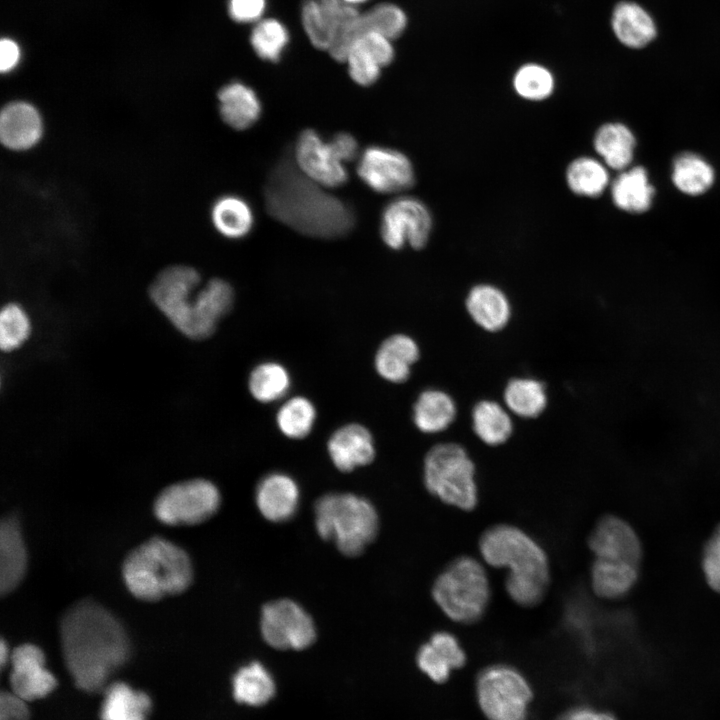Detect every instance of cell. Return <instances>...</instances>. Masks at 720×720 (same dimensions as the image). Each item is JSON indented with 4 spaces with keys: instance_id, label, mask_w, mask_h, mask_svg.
I'll return each instance as SVG.
<instances>
[{
    "instance_id": "obj_1",
    "label": "cell",
    "mask_w": 720,
    "mask_h": 720,
    "mask_svg": "<svg viewBox=\"0 0 720 720\" xmlns=\"http://www.w3.org/2000/svg\"><path fill=\"white\" fill-rule=\"evenodd\" d=\"M60 638L66 667L76 686L86 692L103 689L130 652L121 623L93 601L78 602L66 611Z\"/></svg>"
},
{
    "instance_id": "obj_2",
    "label": "cell",
    "mask_w": 720,
    "mask_h": 720,
    "mask_svg": "<svg viewBox=\"0 0 720 720\" xmlns=\"http://www.w3.org/2000/svg\"><path fill=\"white\" fill-rule=\"evenodd\" d=\"M264 199L271 217L307 236L337 238L349 233L355 224L353 209L306 177L291 153L271 170Z\"/></svg>"
},
{
    "instance_id": "obj_3",
    "label": "cell",
    "mask_w": 720,
    "mask_h": 720,
    "mask_svg": "<svg viewBox=\"0 0 720 720\" xmlns=\"http://www.w3.org/2000/svg\"><path fill=\"white\" fill-rule=\"evenodd\" d=\"M478 549L487 565L507 569L504 587L514 603L530 608L544 599L551 577L549 558L526 531L512 524H495L483 531Z\"/></svg>"
},
{
    "instance_id": "obj_4",
    "label": "cell",
    "mask_w": 720,
    "mask_h": 720,
    "mask_svg": "<svg viewBox=\"0 0 720 720\" xmlns=\"http://www.w3.org/2000/svg\"><path fill=\"white\" fill-rule=\"evenodd\" d=\"M197 270L186 265H172L161 270L149 287L156 307L184 336L193 340L210 337L218 318L207 289L199 287Z\"/></svg>"
},
{
    "instance_id": "obj_5",
    "label": "cell",
    "mask_w": 720,
    "mask_h": 720,
    "mask_svg": "<svg viewBox=\"0 0 720 720\" xmlns=\"http://www.w3.org/2000/svg\"><path fill=\"white\" fill-rule=\"evenodd\" d=\"M122 574L131 594L144 601H155L186 590L192 580V565L182 548L154 537L127 555Z\"/></svg>"
},
{
    "instance_id": "obj_6",
    "label": "cell",
    "mask_w": 720,
    "mask_h": 720,
    "mask_svg": "<svg viewBox=\"0 0 720 720\" xmlns=\"http://www.w3.org/2000/svg\"><path fill=\"white\" fill-rule=\"evenodd\" d=\"M431 594L447 618L460 624H473L487 611L491 586L484 565L473 556L461 555L440 571Z\"/></svg>"
},
{
    "instance_id": "obj_7",
    "label": "cell",
    "mask_w": 720,
    "mask_h": 720,
    "mask_svg": "<svg viewBox=\"0 0 720 720\" xmlns=\"http://www.w3.org/2000/svg\"><path fill=\"white\" fill-rule=\"evenodd\" d=\"M315 520L320 536L333 540L349 556L360 554L378 528L374 507L366 499L346 493L321 497L315 506Z\"/></svg>"
},
{
    "instance_id": "obj_8",
    "label": "cell",
    "mask_w": 720,
    "mask_h": 720,
    "mask_svg": "<svg viewBox=\"0 0 720 720\" xmlns=\"http://www.w3.org/2000/svg\"><path fill=\"white\" fill-rule=\"evenodd\" d=\"M476 468L467 450L455 442L439 443L425 455L423 480L428 492L462 511L478 504Z\"/></svg>"
},
{
    "instance_id": "obj_9",
    "label": "cell",
    "mask_w": 720,
    "mask_h": 720,
    "mask_svg": "<svg viewBox=\"0 0 720 720\" xmlns=\"http://www.w3.org/2000/svg\"><path fill=\"white\" fill-rule=\"evenodd\" d=\"M532 696L526 679L508 665L486 667L476 680L478 704L488 720H526Z\"/></svg>"
},
{
    "instance_id": "obj_10",
    "label": "cell",
    "mask_w": 720,
    "mask_h": 720,
    "mask_svg": "<svg viewBox=\"0 0 720 720\" xmlns=\"http://www.w3.org/2000/svg\"><path fill=\"white\" fill-rule=\"evenodd\" d=\"M219 505L220 494L213 483L192 479L165 488L155 500L154 513L168 525H193L210 518Z\"/></svg>"
},
{
    "instance_id": "obj_11",
    "label": "cell",
    "mask_w": 720,
    "mask_h": 720,
    "mask_svg": "<svg viewBox=\"0 0 720 720\" xmlns=\"http://www.w3.org/2000/svg\"><path fill=\"white\" fill-rule=\"evenodd\" d=\"M432 226L431 213L421 200L401 196L383 209L380 235L391 249L399 250L406 244L413 249H422L429 241Z\"/></svg>"
},
{
    "instance_id": "obj_12",
    "label": "cell",
    "mask_w": 720,
    "mask_h": 720,
    "mask_svg": "<svg viewBox=\"0 0 720 720\" xmlns=\"http://www.w3.org/2000/svg\"><path fill=\"white\" fill-rule=\"evenodd\" d=\"M357 174L370 189L383 194L403 192L415 182L410 159L398 150L382 146H370L360 154Z\"/></svg>"
},
{
    "instance_id": "obj_13",
    "label": "cell",
    "mask_w": 720,
    "mask_h": 720,
    "mask_svg": "<svg viewBox=\"0 0 720 720\" xmlns=\"http://www.w3.org/2000/svg\"><path fill=\"white\" fill-rule=\"evenodd\" d=\"M264 640L276 649H304L315 640L310 616L291 600H278L264 606L261 616Z\"/></svg>"
},
{
    "instance_id": "obj_14",
    "label": "cell",
    "mask_w": 720,
    "mask_h": 720,
    "mask_svg": "<svg viewBox=\"0 0 720 720\" xmlns=\"http://www.w3.org/2000/svg\"><path fill=\"white\" fill-rule=\"evenodd\" d=\"M295 165L310 180L325 187L336 188L348 179V172L329 142L314 130L299 135L292 155Z\"/></svg>"
},
{
    "instance_id": "obj_15",
    "label": "cell",
    "mask_w": 720,
    "mask_h": 720,
    "mask_svg": "<svg viewBox=\"0 0 720 720\" xmlns=\"http://www.w3.org/2000/svg\"><path fill=\"white\" fill-rule=\"evenodd\" d=\"M588 547L594 558L619 560L640 565L643 547L633 526L616 515H604L594 525L588 537Z\"/></svg>"
},
{
    "instance_id": "obj_16",
    "label": "cell",
    "mask_w": 720,
    "mask_h": 720,
    "mask_svg": "<svg viewBox=\"0 0 720 720\" xmlns=\"http://www.w3.org/2000/svg\"><path fill=\"white\" fill-rule=\"evenodd\" d=\"M10 662L11 690L25 701L43 698L55 689L56 678L46 669L45 656L39 647L33 644L16 647Z\"/></svg>"
},
{
    "instance_id": "obj_17",
    "label": "cell",
    "mask_w": 720,
    "mask_h": 720,
    "mask_svg": "<svg viewBox=\"0 0 720 720\" xmlns=\"http://www.w3.org/2000/svg\"><path fill=\"white\" fill-rule=\"evenodd\" d=\"M43 132L42 116L30 102L15 100L2 108L0 140L8 150L22 152L32 149L40 142Z\"/></svg>"
},
{
    "instance_id": "obj_18",
    "label": "cell",
    "mask_w": 720,
    "mask_h": 720,
    "mask_svg": "<svg viewBox=\"0 0 720 720\" xmlns=\"http://www.w3.org/2000/svg\"><path fill=\"white\" fill-rule=\"evenodd\" d=\"M610 25L616 40L629 49L647 47L658 34L652 14L643 5L632 0H622L614 6Z\"/></svg>"
},
{
    "instance_id": "obj_19",
    "label": "cell",
    "mask_w": 720,
    "mask_h": 720,
    "mask_svg": "<svg viewBox=\"0 0 720 720\" xmlns=\"http://www.w3.org/2000/svg\"><path fill=\"white\" fill-rule=\"evenodd\" d=\"M327 448L333 464L343 472L367 465L375 457L373 436L358 423H349L335 430Z\"/></svg>"
},
{
    "instance_id": "obj_20",
    "label": "cell",
    "mask_w": 720,
    "mask_h": 720,
    "mask_svg": "<svg viewBox=\"0 0 720 720\" xmlns=\"http://www.w3.org/2000/svg\"><path fill=\"white\" fill-rule=\"evenodd\" d=\"M466 310L474 323L487 332L504 329L511 318V304L498 287L482 283L473 286L466 297Z\"/></svg>"
},
{
    "instance_id": "obj_21",
    "label": "cell",
    "mask_w": 720,
    "mask_h": 720,
    "mask_svg": "<svg viewBox=\"0 0 720 720\" xmlns=\"http://www.w3.org/2000/svg\"><path fill=\"white\" fill-rule=\"evenodd\" d=\"M299 490L295 481L286 474L271 473L259 483L256 491L257 506L270 521L290 519L298 506Z\"/></svg>"
},
{
    "instance_id": "obj_22",
    "label": "cell",
    "mask_w": 720,
    "mask_h": 720,
    "mask_svg": "<svg viewBox=\"0 0 720 720\" xmlns=\"http://www.w3.org/2000/svg\"><path fill=\"white\" fill-rule=\"evenodd\" d=\"M420 356L416 341L406 334L386 338L376 351L375 369L380 377L392 383L406 381Z\"/></svg>"
},
{
    "instance_id": "obj_23",
    "label": "cell",
    "mask_w": 720,
    "mask_h": 720,
    "mask_svg": "<svg viewBox=\"0 0 720 720\" xmlns=\"http://www.w3.org/2000/svg\"><path fill=\"white\" fill-rule=\"evenodd\" d=\"M639 579V565L626 561L594 558L590 568L593 593L605 600L626 596Z\"/></svg>"
},
{
    "instance_id": "obj_24",
    "label": "cell",
    "mask_w": 720,
    "mask_h": 720,
    "mask_svg": "<svg viewBox=\"0 0 720 720\" xmlns=\"http://www.w3.org/2000/svg\"><path fill=\"white\" fill-rule=\"evenodd\" d=\"M217 98L221 119L235 130L250 128L261 115L262 106L256 92L242 82L224 85Z\"/></svg>"
},
{
    "instance_id": "obj_25",
    "label": "cell",
    "mask_w": 720,
    "mask_h": 720,
    "mask_svg": "<svg viewBox=\"0 0 720 720\" xmlns=\"http://www.w3.org/2000/svg\"><path fill=\"white\" fill-rule=\"evenodd\" d=\"M27 563L26 549L17 522L4 519L0 526V592H11L22 580Z\"/></svg>"
},
{
    "instance_id": "obj_26",
    "label": "cell",
    "mask_w": 720,
    "mask_h": 720,
    "mask_svg": "<svg viewBox=\"0 0 720 720\" xmlns=\"http://www.w3.org/2000/svg\"><path fill=\"white\" fill-rule=\"evenodd\" d=\"M611 198L614 205L628 213L647 211L652 204L654 187L642 166L626 168L612 181Z\"/></svg>"
},
{
    "instance_id": "obj_27",
    "label": "cell",
    "mask_w": 720,
    "mask_h": 720,
    "mask_svg": "<svg viewBox=\"0 0 720 720\" xmlns=\"http://www.w3.org/2000/svg\"><path fill=\"white\" fill-rule=\"evenodd\" d=\"M636 140L633 132L623 123L609 122L595 132L593 146L602 162L609 168L624 170L630 165Z\"/></svg>"
},
{
    "instance_id": "obj_28",
    "label": "cell",
    "mask_w": 720,
    "mask_h": 720,
    "mask_svg": "<svg viewBox=\"0 0 720 720\" xmlns=\"http://www.w3.org/2000/svg\"><path fill=\"white\" fill-rule=\"evenodd\" d=\"M456 414V403L448 393L427 389L417 397L412 418L421 432L434 434L446 430L455 420Z\"/></svg>"
},
{
    "instance_id": "obj_29",
    "label": "cell",
    "mask_w": 720,
    "mask_h": 720,
    "mask_svg": "<svg viewBox=\"0 0 720 720\" xmlns=\"http://www.w3.org/2000/svg\"><path fill=\"white\" fill-rule=\"evenodd\" d=\"M151 700L123 682L109 685L101 706V720H147Z\"/></svg>"
},
{
    "instance_id": "obj_30",
    "label": "cell",
    "mask_w": 720,
    "mask_h": 720,
    "mask_svg": "<svg viewBox=\"0 0 720 720\" xmlns=\"http://www.w3.org/2000/svg\"><path fill=\"white\" fill-rule=\"evenodd\" d=\"M211 220L215 229L229 239H240L251 231L254 225L253 211L243 198L224 195L211 208Z\"/></svg>"
},
{
    "instance_id": "obj_31",
    "label": "cell",
    "mask_w": 720,
    "mask_h": 720,
    "mask_svg": "<svg viewBox=\"0 0 720 720\" xmlns=\"http://www.w3.org/2000/svg\"><path fill=\"white\" fill-rule=\"evenodd\" d=\"M472 428L483 443L498 446L511 437L513 422L506 407L493 400H482L472 410Z\"/></svg>"
},
{
    "instance_id": "obj_32",
    "label": "cell",
    "mask_w": 720,
    "mask_h": 720,
    "mask_svg": "<svg viewBox=\"0 0 720 720\" xmlns=\"http://www.w3.org/2000/svg\"><path fill=\"white\" fill-rule=\"evenodd\" d=\"M671 178L680 192L698 196L711 188L715 173L713 167L697 153L683 152L673 160Z\"/></svg>"
},
{
    "instance_id": "obj_33",
    "label": "cell",
    "mask_w": 720,
    "mask_h": 720,
    "mask_svg": "<svg viewBox=\"0 0 720 720\" xmlns=\"http://www.w3.org/2000/svg\"><path fill=\"white\" fill-rule=\"evenodd\" d=\"M503 399L509 412L522 418L539 416L548 401L545 385L530 377L511 379L504 389Z\"/></svg>"
},
{
    "instance_id": "obj_34",
    "label": "cell",
    "mask_w": 720,
    "mask_h": 720,
    "mask_svg": "<svg viewBox=\"0 0 720 720\" xmlns=\"http://www.w3.org/2000/svg\"><path fill=\"white\" fill-rule=\"evenodd\" d=\"M565 180L571 192L589 198L600 196L610 184L607 166L590 156L572 160L566 168Z\"/></svg>"
},
{
    "instance_id": "obj_35",
    "label": "cell",
    "mask_w": 720,
    "mask_h": 720,
    "mask_svg": "<svg viewBox=\"0 0 720 720\" xmlns=\"http://www.w3.org/2000/svg\"><path fill=\"white\" fill-rule=\"evenodd\" d=\"M291 386L288 370L280 363L266 361L253 368L248 388L253 398L261 403H272L283 398Z\"/></svg>"
},
{
    "instance_id": "obj_36",
    "label": "cell",
    "mask_w": 720,
    "mask_h": 720,
    "mask_svg": "<svg viewBox=\"0 0 720 720\" xmlns=\"http://www.w3.org/2000/svg\"><path fill=\"white\" fill-rule=\"evenodd\" d=\"M274 690L271 675L258 662L242 667L233 679V694L239 703L263 705L271 699Z\"/></svg>"
},
{
    "instance_id": "obj_37",
    "label": "cell",
    "mask_w": 720,
    "mask_h": 720,
    "mask_svg": "<svg viewBox=\"0 0 720 720\" xmlns=\"http://www.w3.org/2000/svg\"><path fill=\"white\" fill-rule=\"evenodd\" d=\"M316 416V408L308 398L295 396L280 406L276 413V424L286 437L302 439L312 431Z\"/></svg>"
},
{
    "instance_id": "obj_38",
    "label": "cell",
    "mask_w": 720,
    "mask_h": 720,
    "mask_svg": "<svg viewBox=\"0 0 720 720\" xmlns=\"http://www.w3.org/2000/svg\"><path fill=\"white\" fill-rule=\"evenodd\" d=\"M512 84L519 97L528 101H543L553 94L555 78L544 65L526 63L516 70Z\"/></svg>"
},
{
    "instance_id": "obj_39",
    "label": "cell",
    "mask_w": 720,
    "mask_h": 720,
    "mask_svg": "<svg viewBox=\"0 0 720 720\" xmlns=\"http://www.w3.org/2000/svg\"><path fill=\"white\" fill-rule=\"evenodd\" d=\"M250 42L261 59L277 62L289 42V33L280 21L273 18L263 19L253 28Z\"/></svg>"
},
{
    "instance_id": "obj_40",
    "label": "cell",
    "mask_w": 720,
    "mask_h": 720,
    "mask_svg": "<svg viewBox=\"0 0 720 720\" xmlns=\"http://www.w3.org/2000/svg\"><path fill=\"white\" fill-rule=\"evenodd\" d=\"M361 22L365 34L379 33L393 40L398 38L407 27V15L397 5L381 3L365 13H361Z\"/></svg>"
},
{
    "instance_id": "obj_41",
    "label": "cell",
    "mask_w": 720,
    "mask_h": 720,
    "mask_svg": "<svg viewBox=\"0 0 720 720\" xmlns=\"http://www.w3.org/2000/svg\"><path fill=\"white\" fill-rule=\"evenodd\" d=\"M304 30L312 45L328 51L335 29L334 21L322 9L319 0H305L301 9Z\"/></svg>"
},
{
    "instance_id": "obj_42",
    "label": "cell",
    "mask_w": 720,
    "mask_h": 720,
    "mask_svg": "<svg viewBox=\"0 0 720 720\" xmlns=\"http://www.w3.org/2000/svg\"><path fill=\"white\" fill-rule=\"evenodd\" d=\"M31 332L30 320L16 303H7L0 313V347L5 352L20 347Z\"/></svg>"
},
{
    "instance_id": "obj_43",
    "label": "cell",
    "mask_w": 720,
    "mask_h": 720,
    "mask_svg": "<svg viewBox=\"0 0 720 720\" xmlns=\"http://www.w3.org/2000/svg\"><path fill=\"white\" fill-rule=\"evenodd\" d=\"M351 79L359 85L375 83L381 73L380 64L359 44L355 43L346 61Z\"/></svg>"
},
{
    "instance_id": "obj_44",
    "label": "cell",
    "mask_w": 720,
    "mask_h": 720,
    "mask_svg": "<svg viewBox=\"0 0 720 720\" xmlns=\"http://www.w3.org/2000/svg\"><path fill=\"white\" fill-rule=\"evenodd\" d=\"M417 665L431 680L443 683L448 680L453 667L449 660L430 641L423 644L416 656Z\"/></svg>"
},
{
    "instance_id": "obj_45",
    "label": "cell",
    "mask_w": 720,
    "mask_h": 720,
    "mask_svg": "<svg viewBox=\"0 0 720 720\" xmlns=\"http://www.w3.org/2000/svg\"><path fill=\"white\" fill-rule=\"evenodd\" d=\"M356 43L365 49L381 67L389 65L394 59L395 52L391 40L379 33L368 32Z\"/></svg>"
},
{
    "instance_id": "obj_46",
    "label": "cell",
    "mask_w": 720,
    "mask_h": 720,
    "mask_svg": "<svg viewBox=\"0 0 720 720\" xmlns=\"http://www.w3.org/2000/svg\"><path fill=\"white\" fill-rule=\"evenodd\" d=\"M429 641L446 656L453 669L461 668L466 663V654L458 639L448 631L433 633Z\"/></svg>"
},
{
    "instance_id": "obj_47",
    "label": "cell",
    "mask_w": 720,
    "mask_h": 720,
    "mask_svg": "<svg viewBox=\"0 0 720 720\" xmlns=\"http://www.w3.org/2000/svg\"><path fill=\"white\" fill-rule=\"evenodd\" d=\"M266 0H229L230 17L238 23L259 21L264 13Z\"/></svg>"
},
{
    "instance_id": "obj_48",
    "label": "cell",
    "mask_w": 720,
    "mask_h": 720,
    "mask_svg": "<svg viewBox=\"0 0 720 720\" xmlns=\"http://www.w3.org/2000/svg\"><path fill=\"white\" fill-rule=\"evenodd\" d=\"M27 701L11 692L0 695V720H29Z\"/></svg>"
},
{
    "instance_id": "obj_49",
    "label": "cell",
    "mask_w": 720,
    "mask_h": 720,
    "mask_svg": "<svg viewBox=\"0 0 720 720\" xmlns=\"http://www.w3.org/2000/svg\"><path fill=\"white\" fill-rule=\"evenodd\" d=\"M337 157L343 162L354 160L359 154V146L355 137L346 132L336 134L329 142Z\"/></svg>"
},
{
    "instance_id": "obj_50",
    "label": "cell",
    "mask_w": 720,
    "mask_h": 720,
    "mask_svg": "<svg viewBox=\"0 0 720 720\" xmlns=\"http://www.w3.org/2000/svg\"><path fill=\"white\" fill-rule=\"evenodd\" d=\"M20 49L17 43L4 38L0 43V70L2 73L12 71L19 63Z\"/></svg>"
},
{
    "instance_id": "obj_51",
    "label": "cell",
    "mask_w": 720,
    "mask_h": 720,
    "mask_svg": "<svg viewBox=\"0 0 720 720\" xmlns=\"http://www.w3.org/2000/svg\"><path fill=\"white\" fill-rule=\"evenodd\" d=\"M557 720H617V718L604 711H596L589 707H574L562 713Z\"/></svg>"
},
{
    "instance_id": "obj_52",
    "label": "cell",
    "mask_w": 720,
    "mask_h": 720,
    "mask_svg": "<svg viewBox=\"0 0 720 720\" xmlns=\"http://www.w3.org/2000/svg\"><path fill=\"white\" fill-rule=\"evenodd\" d=\"M701 569L707 585L717 593H720V565L711 558L702 555Z\"/></svg>"
},
{
    "instance_id": "obj_53",
    "label": "cell",
    "mask_w": 720,
    "mask_h": 720,
    "mask_svg": "<svg viewBox=\"0 0 720 720\" xmlns=\"http://www.w3.org/2000/svg\"><path fill=\"white\" fill-rule=\"evenodd\" d=\"M702 555L711 558L720 565V524L714 529L705 543Z\"/></svg>"
},
{
    "instance_id": "obj_54",
    "label": "cell",
    "mask_w": 720,
    "mask_h": 720,
    "mask_svg": "<svg viewBox=\"0 0 720 720\" xmlns=\"http://www.w3.org/2000/svg\"><path fill=\"white\" fill-rule=\"evenodd\" d=\"M9 658H10V655H9V653H8L7 646H6L5 642H4V640H2V641H1V646H0V660H1V665H2V666L5 665L6 661H7Z\"/></svg>"
},
{
    "instance_id": "obj_55",
    "label": "cell",
    "mask_w": 720,
    "mask_h": 720,
    "mask_svg": "<svg viewBox=\"0 0 720 720\" xmlns=\"http://www.w3.org/2000/svg\"><path fill=\"white\" fill-rule=\"evenodd\" d=\"M342 1H343L344 3H346V4H348V5H352V6H353V5H356V4L363 3V2H365V1H367V0H342Z\"/></svg>"
}]
</instances>
